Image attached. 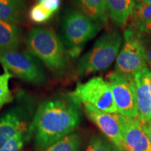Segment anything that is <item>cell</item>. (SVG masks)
Wrapping results in <instances>:
<instances>
[{
    "label": "cell",
    "mask_w": 151,
    "mask_h": 151,
    "mask_svg": "<svg viewBox=\"0 0 151 151\" xmlns=\"http://www.w3.org/2000/svg\"><path fill=\"white\" fill-rule=\"evenodd\" d=\"M150 92H151V81H150Z\"/></svg>",
    "instance_id": "4dcf8cb0"
},
{
    "label": "cell",
    "mask_w": 151,
    "mask_h": 151,
    "mask_svg": "<svg viewBox=\"0 0 151 151\" xmlns=\"http://www.w3.org/2000/svg\"><path fill=\"white\" fill-rule=\"evenodd\" d=\"M78 104L55 99L41 104L36 113L29 131L39 150L46 148L73 133L81 122Z\"/></svg>",
    "instance_id": "6da1fadb"
},
{
    "label": "cell",
    "mask_w": 151,
    "mask_h": 151,
    "mask_svg": "<svg viewBox=\"0 0 151 151\" xmlns=\"http://www.w3.org/2000/svg\"><path fill=\"white\" fill-rule=\"evenodd\" d=\"M87 118L99 127L119 151H125L119 122L118 113L100 111L90 105H84Z\"/></svg>",
    "instance_id": "9c48e42d"
},
{
    "label": "cell",
    "mask_w": 151,
    "mask_h": 151,
    "mask_svg": "<svg viewBox=\"0 0 151 151\" xmlns=\"http://www.w3.org/2000/svg\"><path fill=\"white\" fill-rule=\"evenodd\" d=\"M81 11L96 22H107L106 0H73Z\"/></svg>",
    "instance_id": "2e32d148"
},
{
    "label": "cell",
    "mask_w": 151,
    "mask_h": 151,
    "mask_svg": "<svg viewBox=\"0 0 151 151\" xmlns=\"http://www.w3.org/2000/svg\"><path fill=\"white\" fill-rule=\"evenodd\" d=\"M70 96L78 104H83L104 112L118 113L110 84L102 77H94L84 83H79Z\"/></svg>",
    "instance_id": "5b68a950"
},
{
    "label": "cell",
    "mask_w": 151,
    "mask_h": 151,
    "mask_svg": "<svg viewBox=\"0 0 151 151\" xmlns=\"http://www.w3.org/2000/svg\"><path fill=\"white\" fill-rule=\"evenodd\" d=\"M24 6L23 0H0V20L16 24L20 23Z\"/></svg>",
    "instance_id": "9a60e30c"
},
{
    "label": "cell",
    "mask_w": 151,
    "mask_h": 151,
    "mask_svg": "<svg viewBox=\"0 0 151 151\" xmlns=\"http://www.w3.org/2000/svg\"><path fill=\"white\" fill-rule=\"evenodd\" d=\"M86 151H119L116 146L101 137H93L90 139Z\"/></svg>",
    "instance_id": "ffe728a7"
},
{
    "label": "cell",
    "mask_w": 151,
    "mask_h": 151,
    "mask_svg": "<svg viewBox=\"0 0 151 151\" xmlns=\"http://www.w3.org/2000/svg\"><path fill=\"white\" fill-rule=\"evenodd\" d=\"M100 29L99 22L94 21L81 11L68 10L62 19L61 35L69 55L78 56L86 43L93 39Z\"/></svg>",
    "instance_id": "3957f363"
},
{
    "label": "cell",
    "mask_w": 151,
    "mask_h": 151,
    "mask_svg": "<svg viewBox=\"0 0 151 151\" xmlns=\"http://www.w3.org/2000/svg\"><path fill=\"white\" fill-rule=\"evenodd\" d=\"M122 41L121 35L116 31L101 35L79 60L77 72L86 76L108 69L118 57Z\"/></svg>",
    "instance_id": "277c9868"
},
{
    "label": "cell",
    "mask_w": 151,
    "mask_h": 151,
    "mask_svg": "<svg viewBox=\"0 0 151 151\" xmlns=\"http://www.w3.org/2000/svg\"><path fill=\"white\" fill-rule=\"evenodd\" d=\"M12 76L7 71L0 74V109L13 101L12 94L9 89V81Z\"/></svg>",
    "instance_id": "d6986e66"
},
{
    "label": "cell",
    "mask_w": 151,
    "mask_h": 151,
    "mask_svg": "<svg viewBox=\"0 0 151 151\" xmlns=\"http://www.w3.org/2000/svg\"><path fill=\"white\" fill-rule=\"evenodd\" d=\"M39 151H81V138L76 133H71Z\"/></svg>",
    "instance_id": "ac0fdd59"
},
{
    "label": "cell",
    "mask_w": 151,
    "mask_h": 151,
    "mask_svg": "<svg viewBox=\"0 0 151 151\" xmlns=\"http://www.w3.org/2000/svg\"><path fill=\"white\" fill-rule=\"evenodd\" d=\"M133 1L134 2L135 4H139L143 3V0H133Z\"/></svg>",
    "instance_id": "4316f807"
},
{
    "label": "cell",
    "mask_w": 151,
    "mask_h": 151,
    "mask_svg": "<svg viewBox=\"0 0 151 151\" xmlns=\"http://www.w3.org/2000/svg\"><path fill=\"white\" fill-rule=\"evenodd\" d=\"M28 127L22 113L13 110L0 117V148L10 139L18 134H24Z\"/></svg>",
    "instance_id": "7c38bea8"
},
{
    "label": "cell",
    "mask_w": 151,
    "mask_h": 151,
    "mask_svg": "<svg viewBox=\"0 0 151 151\" xmlns=\"http://www.w3.org/2000/svg\"><path fill=\"white\" fill-rule=\"evenodd\" d=\"M143 3L146 4H151V0H143Z\"/></svg>",
    "instance_id": "83f0119b"
},
{
    "label": "cell",
    "mask_w": 151,
    "mask_h": 151,
    "mask_svg": "<svg viewBox=\"0 0 151 151\" xmlns=\"http://www.w3.org/2000/svg\"><path fill=\"white\" fill-rule=\"evenodd\" d=\"M22 37L21 29L16 24L0 20V51L18 50Z\"/></svg>",
    "instance_id": "5bb4252c"
},
{
    "label": "cell",
    "mask_w": 151,
    "mask_h": 151,
    "mask_svg": "<svg viewBox=\"0 0 151 151\" xmlns=\"http://www.w3.org/2000/svg\"><path fill=\"white\" fill-rule=\"evenodd\" d=\"M37 1H38V2H39V3H41V1H43V0H37Z\"/></svg>",
    "instance_id": "f546056e"
},
{
    "label": "cell",
    "mask_w": 151,
    "mask_h": 151,
    "mask_svg": "<svg viewBox=\"0 0 151 151\" xmlns=\"http://www.w3.org/2000/svg\"><path fill=\"white\" fill-rule=\"evenodd\" d=\"M25 41L28 51L52 71L61 73L65 70L69 55L62 39L52 30L43 27L32 28Z\"/></svg>",
    "instance_id": "7a4b0ae2"
},
{
    "label": "cell",
    "mask_w": 151,
    "mask_h": 151,
    "mask_svg": "<svg viewBox=\"0 0 151 151\" xmlns=\"http://www.w3.org/2000/svg\"><path fill=\"white\" fill-rule=\"evenodd\" d=\"M122 142L125 151H151L148 136L138 118L118 114Z\"/></svg>",
    "instance_id": "30bf717a"
},
{
    "label": "cell",
    "mask_w": 151,
    "mask_h": 151,
    "mask_svg": "<svg viewBox=\"0 0 151 151\" xmlns=\"http://www.w3.org/2000/svg\"><path fill=\"white\" fill-rule=\"evenodd\" d=\"M52 13L47 10L40 3L33 6L29 11V18L35 23L41 24L48 21L52 16Z\"/></svg>",
    "instance_id": "44dd1931"
},
{
    "label": "cell",
    "mask_w": 151,
    "mask_h": 151,
    "mask_svg": "<svg viewBox=\"0 0 151 151\" xmlns=\"http://www.w3.org/2000/svg\"><path fill=\"white\" fill-rule=\"evenodd\" d=\"M135 4L133 0H106V13L116 24L126 25Z\"/></svg>",
    "instance_id": "4fadbf2b"
},
{
    "label": "cell",
    "mask_w": 151,
    "mask_h": 151,
    "mask_svg": "<svg viewBox=\"0 0 151 151\" xmlns=\"http://www.w3.org/2000/svg\"><path fill=\"white\" fill-rule=\"evenodd\" d=\"M47 10L52 14L56 12L61 6V0H43L40 3Z\"/></svg>",
    "instance_id": "cb8c5ba5"
},
{
    "label": "cell",
    "mask_w": 151,
    "mask_h": 151,
    "mask_svg": "<svg viewBox=\"0 0 151 151\" xmlns=\"http://www.w3.org/2000/svg\"><path fill=\"white\" fill-rule=\"evenodd\" d=\"M124 44L118 55L116 71L134 76L148 67L143 55V49L139 33L128 27L124 32Z\"/></svg>",
    "instance_id": "ba28073f"
},
{
    "label": "cell",
    "mask_w": 151,
    "mask_h": 151,
    "mask_svg": "<svg viewBox=\"0 0 151 151\" xmlns=\"http://www.w3.org/2000/svg\"><path fill=\"white\" fill-rule=\"evenodd\" d=\"M142 126L145 132L148 136L149 142H150V147H151V120H146V121H142Z\"/></svg>",
    "instance_id": "484cf974"
},
{
    "label": "cell",
    "mask_w": 151,
    "mask_h": 151,
    "mask_svg": "<svg viewBox=\"0 0 151 151\" xmlns=\"http://www.w3.org/2000/svg\"><path fill=\"white\" fill-rule=\"evenodd\" d=\"M140 36V35H139ZM143 49V55L146 63L151 67V39L146 37H140ZM151 71V68H150Z\"/></svg>",
    "instance_id": "603a6c76"
},
{
    "label": "cell",
    "mask_w": 151,
    "mask_h": 151,
    "mask_svg": "<svg viewBox=\"0 0 151 151\" xmlns=\"http://www.w3.org/2000/svg\"><path fill=\"white\" fill-rule=\"evenodd\" d=\"M137 32L140 36H146L151 35V19L148 22L143 24L137 30Z\"/></svg>",
    "instance_id": "d4e9b609"
},
{
    "label": "cell",
    "mask_w": 151,
    "mask_h": 151,
    "mask_svg": "<svg viewBox=\"0 0 151 151\" xmlns=\"http://www.w3.org/2000/svg\"><path fill=\"white\" fill-rule=\"evenodd\" d=\"M137 97L138 118L142 121L151 120V71L148 67L134 75Z\"/></svg>",
    "instance_id": "8fae6325"
},
{
    "label": "cell",
    "mask_w": 151,
    "mask_h": 151,
    "mask_svg": "<svg viewBox=\"0 0 151 151\" xmlns=\"http://www.w3.org/2000/svg\"><path fill=\"white\" fill-rule=\"evenodd\" d=\"M0 63L5 71L26 82L40 85L46 79L41 62L29 52L0 51Z\"/></svg>",
    "instance_id": "8992f818"
},
{
    "label": "cell",
    "mask_w": 151,
    "mask_h": 151,
    "mask_svg": "<svg viewBox=\"0 0 151 151\" xmlns=\"http://www.w3.org/2000/svg\"><path fill=\"white\" fill-rule=\"evenodd\" d=\"M23 146L24 134H18L6 143L0 151H22Z\"/></svg>",
    "instance_id": "7402d4cb"
},
{
    "label": "cell",
    "mask_w": 151,
    "mask_h": 151,
    "mask_svg": "<svg viewBox=\"0 0 151 151\" xmlns=\"http://www.w3.org/2000/svg\"><path fill=\"white\" fill-rule=\"evenodd\" d=\"M140 37H148V38H149V39H151V35H146V36H140Z\"/></svg>",
    "instance_id": "f1b7e54d"
},
{
    "label": "cell",
    "mask_w": 151,
    "mask_h": 151,
    "mask_svg": "<svg viewBox=\"0 0 151 151\" xmlns=\"http://www.w3.org/2000/svg\"><path fill=\"white\" fill-rule=\"evenodd\" d=\"M151 19V4L141 3L135 4L134 10L130 17L129 28L137 31L143 24L148 22Z\"/></svg>",
    "instance_id": "e0dca14e"
},
{
    "label": "cell",
    "mask_w": 151,
    "mask_h": 151,
    "mask_svg": "<svg viewBox=\"0 0 151 151\" xmlns=\"http://www.w3.org/2000/svg\"><path fill=\"white\" fill-rule=\"evenodd\" d=\"M107 78L119 114L129 118H138L134 76L116 71L109 73Z\"/></svg>",
    "instance_id": "52a82bcc"
}]
</instances>
